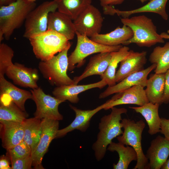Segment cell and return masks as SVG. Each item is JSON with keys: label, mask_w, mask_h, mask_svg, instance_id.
<instances>
[{"label": "cell", "mask_w": 169, "mask_h": 169, "mask_svg": "<svg viewBox=\"0 0 169 169\" xmlns=\"http://www.w3.org/2000/svg\"><path fill=\"white\" fill-rule=\"evenodd\" d=\"M111 113L103 116L98 125L99 132L97 139L93 143L92 148L96 160L99 161L105 156L107 146L112 140L122 135V125L121 115L126 113L127 110L125 108H112Z\"/></svg>", "instance_id": "obj_1"}, {"label": "cell", "mask_w": 169, "mask_h": 169, "mask_svg": "<svg viewBox=\"0 0 169 169\" xmlns=\"http://www.w3.org/2000/svg\"><path fill=\"white\" fill-rule=\"evenodd\" d=\"M36 7L35 2L16 0L7 5L0 6V43L9 40L15 30L25 23L30 12Z\"/></svg>", "instance_id": "obj_2"}, {"label": "cell", "mask_w": 169, "mask_h": 169, "mask_svg": "<svg viewBox=\"0 0 169 169\" xmlns=\"http://www.w3.org/2000/svg\"><path fill=\"white\" fill-rule=\"evenodd\" d=\"M123 25L131 28L133 32L132 37L122 45L135 43L140 47H150L164 41L157 32L156 26L152 20L144 15L121 18Z\"/></svg>", "instance_id": "obj_3"}, {"label": "cell", "mask_w": 169, "mask_h": 169, "mask_svg": "<svg viewBox=\"0 0 169 169\" xmlns=\"http://www.w3.org/2000/svg\"><path fill=\"white\" fill-rule=\"evenodd\" d=\"M35 57L41 61H46L58 53L68 48L71 44L64 35L51 30L28 39Z\"/></svg>", "instance_id": "obj_4"}, {"label": "cell", "mask_w": 169, "mask_h": 169, "mask_svg": "<svg viewBox=\"0 0 169 169\" xmlns=\"http://www.w3.org/2000/svg\"><path fill=\"white\" fill-rule=\"evenodd\" d=\"M121 123L124 131L122 135L116 138L119 142L132 147L137 155L136 164L133 169H149V161L144 154L141 144L142 134L145 127L142 120L135 122L126 118L122 119Z\"/></svg>", "instance_id": "obj_5"}, {"label": "cell", "mask_w": 169, "mask_h": 169, "mask_svg": "<svg viewBox=\"0 0 169 169\" xmlns=\"http://www.w3.org/2000/svg\"><path fill=\"white\" fill-rule=\"evenodd\" d=\"M69 48L58 53L50 59L41 61L38 67L43 77L51 85L59 86L74 84L73 79L67 75L68 52Z\"/></svg>", "instance_id": "obj_6"}, {"label": "cell", "mask_w": 169, "mask_h": 169, "mask_svg": "<svg viewBox=\"0 0 169 169\" xmlns=\"http://www.w3.org/2000/svg\"><path fill=\"white\" fill-rule=\"evenodd\" d=\"M77 42L75 48L68 57V70H73L76 66L79 68L85 63V59L95 53L111 52L118 51L122 46L121 45L109 46L101 44L92 40L86 36L76 31Z\"/></svg>", "instance_id": "obj_7"}, {"label": "cell", "mask_w": 169, "mask_h": 169, "mask_svg": "<svg viewBox=\"0 0 169 169\" xmlns=\"http://www.w3.org/2000/svg\"><path fill=\"white\" fill-rule=\"evenodd\" d=\"M57 9V5L53 0L44 2L36 7L26 19L23 37L28 39L46 31L49 14Z\"/></svg>", "instance_id": "obj_8"}, {"label": "cell", "mask_w": 169, "mask_h": 169, "mask_svg": "<svg viewBox=\"0 0 169 169\" xmlns=\"http://www.w3.org/2000/svg\"><path fill=\"white\" fill-rule=\"evenodd\" d=\"M31 92L32 100L36 106L34 114L35 117L40 119L47 118L58 121L63 119V115L59 111L58 107L64 101L46 94L40 87L32 89Z\"/></svg>", "instance_id": "obj_9"}, {"label": "cell", "mask_w": 169, "mask_h": 169, "mask_svg": "<svg viewBox=\"0 0 169 169\" xmlns=\"http://www.w3.org/2000/svg\"><path fill=\"white\" fill-rule=\"evenodd\" d=\"M73 21L76 31L90 38L100 33L103 18L99 10L91 4Z\"/></svg>", "instance_id": "obj_10"}, {"label": "cell", "mask_w": 169, "mask_h": 169, "mask_svg": "<svg viewBox=\"0 0 169 169\" xmlns=\"http://www.w3.org/2000/svg\"><path fill=\"white\" fill-rule=\"evenodd\" d=\"M42 132L38 145L31 155L32 166L35 169H44L42 161L52 141L56 138L59 130V121L47 118L42 119Z\"/></svg>", "instance_id": "obj_11"}, {"label": "cell", "mask_w": 169, "mask_h": 169, "mask_svg": "<svg viewBox=\"0 0 169 169\" xmlns=\"http://www.w3.org/2000/svg\"><path fill=\"white\" fill-rule=\"evenodd\" d=\"M144 88L141 85H137L115 93L111 99L105 103L104 109L107 110L117 105L125 104L141 106L149 102Z\"/></svg>", "instance_id": "obj_12"}, {"label": "cell", "mask_w": 169, "mask_h": 169, "mask_svg": "<svg viewBox=\"0 0 169 169\" xmlns=\"http://www.w3.org/2000/svg\"><path fill=\"white\" fill-rule=\"evenodd\" d=\"M38 72L36 69L28 68L23 64L15 63L8 68L5 74L15 84L33 89L39 87L37 83L39 79Z\"/></svg>", "instance_id": "obj_13"}, {"label": "cell", "mask_w": 169, "mask_h": 169, "mask_svg": "<svg viewBox=\"0 0 169 169\" xmlns=\"http://www.w3.org/2000/svg\"><path fill=\"white\" fill-rule=\"evenodd\" d=\"M156 66V64H152L145 69L128 76L117 84L113 86H108L100 94L99 98H105L111 95L122 91L137 85L145 87L148 75L155 69Z\"/></svg>", "instance_id": "obj_14"}, {"label": "cell", "mask_w": 169, "mask_h": 169, "mask_svg": "<svg viewBox=\"0 0 169 169\" xmlns=\"http://www.w3.org/2000/svg\"><path fill=\"white\" fill-rule=\"evenodd\" d=\"M69 106L75 113V119L69 125L58 131L55 138L64 136L68 133L76 129L85 132L90 126V122L92 117L98 112L104 109L105 103L91 110H82L71 105H69Z\"/></svg>", "instance_id": "obj_15"}, {"label": "cell", "mask_w": 169, "mask_h": 169, "mask_svg": "<svg viewBox=\"0 0 169 169\" xmlns=\"http://www.w3.org/2000/svg\"><path fill=\"white\" fill-rule=\"evenodd\" d=\"M149 161V169H160L169 156V140L160 136L151 142L146 155Z\"/></svg>", "instance_id": "obj_16"}, {"label": "cell", "mask_w": 169, "mask_h": 169, "mask_svg": "<svg viewBox=\"0 0 169 169\" xmlns=\"http://www.w3.org/2000/svg\"><path fill=\"white\" fill-rule=\"evenodd\" d=\"M146 54L145 51L130 50L129 54L120 62V67L115 74L116 82L118 83L128 76L144 69Z\"/></svg>", "instance_id": "obj_17"}, {"label": "cell", "mask_w": 169, "mask_h": 169, "mask_svg": "<svg viewBox=\"0 0 169 169\" xmlns=\"http://www.w3.org/2000/svg\"><path fill=\"white\" fill-rule=\"evenodd\" d=\"M167 0H152L144 6L130 11H120L110 5L103 7V9L105 14L113 15L116 14L123 18H129L131 15L136 13H153L159 14L164 20H167L168 19V15L166 12V6Z\"/></svg>", "instance_id": "obj_18"}, {"label": "cell", "mask_w": 169, "mask_h": 169, "mask_svg": "<svg viewBox=\"0 0 169 169\" xmlns=\"http://www.w3.org/2000/svg\"><path fill=\"white\" fill-rule=\"evenodd\" d=\"M106 85L105 81L101 79L98 82L87 84H72L57 86L52 93L55 97L64 102L68 100L72 103H77L79 101L78 95L80 93L94 88L102 89Z\"/></svg>", "instance_id": "obj_19"}, {"label": "cell", "mask_w": 169, "mask_h": 169, "mask_svg": "<svg viewBox=\"0 0 169 169\" xmlns=\"http://www.w3.org/2000/svg\"><path fill=\"white\" fill-rule=\"evenodd\" d=\"M0 123L2 146L6 150L23 140L24 131L22 123L14 122Z\"/></svg>", "instance_id": "obj_20"}, {"label": "cell", "mask_w": 169, "mask_h": 169, "mask_svg": "<svg viewBox=\"0 0 169 169\" xmlns=\"http://www.w3.org/2000/svg\"><path fill=\"white\" fill-rule=\"evenodd\" d=\"M72 20L68 16L58 11L51 12L48 17V29L64 35L69 40H72L76 34Z\"/></svg>", "instance_id": "obj_21"}, {"label": "cell", "mask_w": 169, "mask_h": 169, "mask_svg": "<svg viewBox=\"0 0 169 169\" xmlns=\"http://www.w3.org/2000/svg\"><path fill=\"white\" fill-rule=\"evenodd\" d=\"M111 57L110 52L99 53L91 57L82 73L74 78V84H77L83 79L90 76L102 75L108 67Z\"/></svg>", "instance_id": "obj_22"}, {"label": "cell", "mask_w": 169, "mask_h": 169, "mask_svg": "<svg viewBox=\"0 0 169 169\" xmlns=\"http://www.w3.org/2000/svg\"><path fill=\"white\" fill-rule=\"evenodd\" d=\"M133 32L129 27L123 25L110 32L103 34H98L90 38L92 41L99 44L109 46L123 44L133 36Z\"/></svg>", "instance_id": "obj_23"}, {"label": "cell", "mask_w": 169, "mask_h": 169, "mask_svg": "<svg viewBox=\"0 0 169 169\" xmlns=\"http://www.w3.org/2000/svg\"><path fill=\"white\" fill-rule=\"evenodd\" d=\"M160 105L159 104L149 102L141 106L129 107V108L140 113L144 117L148 126V132L151 135L160 131L161 118L158 113Z\"/></svg>", "instance_id": "obj_24"}, {"label": "cell", "mask_w": 169, "mask_h": 169, "mask_svg": "<svg viewBox=\"0 0 169 169\" xmlns=\"http://www.w3.org/2000/svg\"><path fill=\"white\" fill-rule=\"evenodd\" d=\"M0 94L7 95L20 108L25 111V103L28 99H32L31 92L18 88L7 80L4 77H0Z\"/></svg>", "instance_id": "obj_25"}, {"label": "cell", "mask_w": 169, "mask_h": 169, "mask_svg": "<svg viewBox=\"0 0 169 169\" xmlns=\"http://www.w3.org/2000/svg\"><path fill=\"white\" fill-rule=\"evenodd\" d=\"M165 73L151 74L147 79L145 90L149 102L153 104L162 103L165 87Z\"/></svg>", "instance_id": "obj_26"}, {"label": "cell", "mask_w": 169, "mask_h": 169, "mask_svg": "<svg viewBox=\"0 0 169 169\" xmlns=\"http://www.w3.org/2000/svg\"><path fill=\"white\" fill-rule=\"evenodd\" d=\"M22 124L24 131L23 140L30 147L32 155L38 145L42 135V119L35 117L26 118Z\"/></svg>", "instance_id": "obj_27"}, {"label": "cell", "mask_w": 169, "mask_h": 169, "mask_svg": "<svg viewBox=\"0 0 169 169\" xmlns=\"http://www.w3.org/2000/svg\"><path fill=\"white\" fill-rule=\"evenodd\" d=\"M28 115L9 98L0 97V122H14L22 123Z\"/></svg>", "instance_id": "obj_28"}, {"label": "cell", "mask_w": 169, "mask_h": 169, "mask_svg": "<svg viewBox=\"0 0 169 169\" xmlns=\"http://www.w3.org/2000/svg\"><path fill=\"white\" fill-rule=\"evenodd\" d=\"M126 146L119 142H112L108 146L107 150L116 151L119 155L117 163L113 164L114 169H127L131 161H137V155L136 151L131 146Z\"/></svg>", "instance_id": "obj_29"}, {"label": "cell", "mask_w": 169, "mask_h": 169, "mask_svg": "<svg viewBox=\"0 0 169 169\" xmlns=\"http://www.w3.org/2000/svg\"><path fill=\"white\" fill-rule=\"evenodd\" d=\"M129 49L127 46H122L118 51L110 52L111 57L108 67L104 74L100 76L101 79L104 80L108 86L116 84V69L118 64L129 54Z\"/></svg>", "instance_id": "obj_30"}, {"label": "cell", "mask_w": 169, "mask_h": 169, "mask_svg": "<svg viewBox=\"0 0 169 169\" xmlns=\"http://www.w3.org/2000/svg\"><path fill=\"white\" fill-rule=\"evenodd\" d=\"M53 0L57 5L58 11L66 14L72 20L76 19L92 2V0Z\"/></svg>", "instance_id": "obj_31"}, {"label": "cell", "mask_w": 169, "mask_h": 169, "mask_svg": "<svg viewBox=\"0 0 169 169\" xmlns=\"http://www.w3.org/2000/svg\"><path fill=\"white\" fill-rule=\"evenodd\" d=\"M149 60L156 65L154 72L157 74L165 73L169 69V42L162 47H155L150 54Z\"/></svg>", "instance_id": "obj_32"}, {"label": "cell", "mask_w": 169, "mask_h": 169, "mask_svg": "<svg viewBox=\"0 0 169 169\" xmlns=\"http://www.w3.org/2000/svg\"><path fill=\"white\" fill-rule=\"evenodd\" d=\"M14 51L4 43H0V77H4L9 67L13 64Z\"/></svg>", "instance_id": "obj_33"}, {"label": "cell", "mask_w": 169, "mask_h": 169, "mask_svg": "<svg viewBox=\"0 0 169 169\" xmlns=\"http://www.w3.org/2000/svg\"><path fill=\"white\" fill-rule=\"evenodd\" d=\"M6 156L11 162L18 159L31 156L30 147L23 140L19 144L7 150Z\"/></svg>", "instance_id": "obj_34"}, {"label": "cell", "mask_w": 169, "mask_h": 169, "mask_svg": "<svg viewBox=\"0 0 169 169\" xmlns=\"http://www.w3.org/2000/svg\"><path fill=\"white\" fill-rule=\"evenodd\" d=\"M33 160L31 156L17 160L11 163L12 169H30Z\"/></svg>", "instance_id": "obj_35"}, {"label": "cell", "mask_w": 169, "mask_h": 169, "mask_svg": "<svg viewBox=\"0 0 169 169\" xmlns=\"http://www.w3.org/2000/svg\"><path fill=\"white\" fill-rule=\"evenodd\" d=\"M162 102L166 104L169 103V69L165 73V87Z\"/></svg>", "instance_id": "obj_36"}, {"label": "cell", "mask_w": 169, "mask_h": 169, "mask_svg": "<svg viewBox=\"0 0 169 169\" xmlns=\"http://www.w3.org/2000/svg\"><path fill=\"white\" fill-rule=\"evenodd\" d=\"M160 133L169 140V119L161 118Z\"/></svg>", "instance_id": "obj_37"}, {"label": "cell", "mask_w": 169, "mask_h": 169, "mask_svg": "<svg viewBox=\"0 0 169 169\" xmlns=\"http://www.w3.org/2000/svg\"><path fill=\"white\" fill-rule=\"evenodd\" d=\"M101 6H105L118 5L121 4L125 0H99Z\"/></svg>", "instance_id": "obj_38"}, {"label": "cell", "mask_w": 169, "mask_h": 169, "mask_svg": "<svg viewBox=\"0 0 169 169\" xmlns=\"http://www.w3.org/2000/svg\"><path fill=\"white\" fill-rule=\"evenodd\" d=\"M8 157L4 156H2L0 159V169H11L10 167Z\"/></svg>", "instance_id": "obj_39"}, {"label": "cell", "mask_w": 169, "mask_h": 169, "mask_svg": "<svg viewBox=\"0 0 169 169\" xmlns=\"http://www.w3.org/2000/svg\"><path fill=\"white\" fill-rule=\"evenodd\" d=\"M16 0H0V6L8 5Z\"/></svg>", "instance_id": "obj_40"}, {"label": "cell", "mask_w": 169, "mask_h": 169, "mask_svg": "<svg viewBox=\"0 0 169 169\" xmlns=\"http://www.w3.org/2000/svg\"><path fill=\"white\" fill-rule=\"evenodd\" d=\"M161 169H169V158L166 161Z\"/></svg>", "instance_id": "obj_41"}, {"label": "cell", "mask_w": 169, "mask_h": 169, "mask_svg": "<svg viewBox=\"0 0 169 169\" xmlns=\"http://www.w3.org/2000/svg\"><path fill=\"white\" fill-rule=\"evenodd\" d=\"M161 37L163 39H169V34L168 33L163 32L160 34Z\"/></svg>", "instance_id": "obj_42"}, {"label": "cell", "mask_w": 169, "mask_h": 169, "mask_svg": "<svg viewBox=\"0 0 169 169\" xmlns=\"http://www.w3.org/2000/svg\"><path fill=\"white\" fill-rule=\"evenodd\" d=\"M28 3H34L37 0H24Z\"/></svg>", "instance_id": "obj_43"}, {"label": "cell", "mask_w": 169, "mask_h": 169, "mask_svg": "<svg viewBox=\"0 0 169 169\" xmlns=\"http://www.w3.org/2000/svg\"><path fill=\"white\" fill-rule=\"evenodd\" d=\"M139 0L142 3H143L144 2H146V1H151L152 0Z\"/></svg>", "instance_id": "obj_44"}]
</instances>
